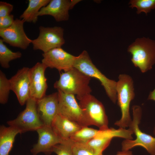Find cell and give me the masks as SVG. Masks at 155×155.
<instances>
[{
  "label": "cell",
  "instance_id": "obj_22",
  "mask_svg": "<svg viewBox=\"0 0 155 155\" xmlns=\"http://www.w3.org/2000/svg\"><path fill=\"white\" fill-rule=\"evenodd\" d=\"M99 131V130L88 127V126L83 127L73 135L70 139L75 142L85 144L94 137Z\"/></svg>",
  "mask_w": 155,
  "mask_h": 155
},
{
  "label": "cell",
  "instance_id": "obj_15",
  "mask_svg": "<svg viewBox=\"0 0 155 155\" xmlns=\"http://www.w3.org/2000/svg\"><path fill=\"white\" fill-rule=\"evenodd\" d=\"M46 68L42 63L37 62L30 68V97L37 100L46 95L48 88L45 75Z\"/></svg>",
  "mask_w": 155,
  "mask_h": 155
},
{
  "label": "cell",
  "instance_id": "obj_20",
  "mask_svg": "<svg viewBox=\"0 0 155 155\" xmlns=\"http://www.w3.org/2000/svg\"><path fill=\"white\" fill-rule=\"evenodd\" d=\"M50 1V0H28V6L20 16V19L24 22L36 23L38 20L39 12Z\"/></svg>",
  "mask_w": 155,
  "mask_h": 155
},
{
  "label": "cell",
  "instance_id": "obj_25",
  "mask_svg": "<svg viewBox=\"0 0 155 155\" xmlns=\"http://www.w3.org/2000/svg\"><path fill=\"white\" fill-rule=\"evenodd\" d=\"M70 140L73 155H103L96 154L85 144L75 142Z\"/></svg>",
  "mask_w": 155,
  "mask_h": 155
},
{
  "label": "cell",
  "instance_id": "obj_16",
  "mask_svg": "<svg viewBox=\"0 0 155 155\" xmlns=\"http://www.w3.org/2000/svg\"><path fill=\"white\" fill-rule=\"evenodd\" d=\"M99 130V132L97 135L85 143L98 154H102V152L109 145L113 138H123L125 135V130L121 128L117 129L108 128L103 130Z\"/></svg>",
  "mask_w": 155,
  "mask_h": 155
},
{
  "label": "cell",
  "instance_id": "obj_6",
  "mask_svg": "<svg viewBox=\"0 0 155 155\" xmlns=\"http://www.w3.org/2000/svg\"><path fill=\"white\" fill-rule=\"evenodd\" d=\"M76 97L79 100V105L92 125L97 126L101 130L108 128V117L100 102L90 94Z\"/></svg>",
  "mask_w": 155,
  "mask_h": 155
},
{
  "label": "cell",
  "instance_id": "obj_5",
  "mask_svg": "<svg viewBox=\"0 0 155 155\" xmlns=\"http://www.w3.org/2000/svg\"><path fill=\"white\" fill-rule=\"evenodd\" d=\"M133 119L129 127L136 136L135 140L126 139L122 143V150H128L140 146L145 148L151 155H155V137L142 132L139 129L142 109L138 105L132 106Z\"/></svg>",
  "mask_w": 155,
  "mask_h": 155
},
{
  "label": "cell",
  "instance_id": "obj_9",
  "mask_svg": "<svg viewBox=\"0 0 155 155\" xmlns=\"http://www.w3.org/2000/svg\"><path fill=\"white\" fill-rule=\"evenodd\" d=\"M38 37L32 40L34 50H40L46 53L53 49L61 47L65 43L64 29L61 27H46L40 26Z\"/></svg>",
  "mask_w": 155,
  "mask_h": 155
},
{
  "label": "cell",
  "instance_id": "obj_27",
  "mask_svg": "<svg viewBox=\"0 0 155 155\" xmlns=\"http://www.w3.org/2000/svg\"><path fill=\"white\" fill-rule=\"evenodd\" d=\"M13 6L5 2H0V18L4 17L10 14L13 11Z\"/></svg>",
  "mask_w": 155,
  "mask_h": 155
},
{
  "label": "cell",
  "instance_id": "obj_19",
  "mask_svg": "<svg viewBox=\"0 0 155 155\" xmlns=\"http://www.w3.org/2000/svg\"><path fill=\"white\" fill-rule=\"evenodd\" d=\"M20 131L13 126L2 125L0 127V155H9L15 137Z\"/></svg>",
  "mask_w": 155,
  "mask_h": 155
},
{
  "label": "cell",
  "instance_id": "obj_3",
  "mask_svg": "<svg viewBox=\"0 0 155 155\" xmlns=\"http://www.w3.org/2000/svg\"><path fill=\"white\" fill-rule=\"evenodd\" d=\"M128 52L132 55L131 61L143 73L150 70L155 64V41L148 38L136 39L130 45Z\"/></svg>",
  "mask_w": 155,
  "mask_h": 155
},
{
  "label": "cell",
  "instance_id": "obj_11",
  "mask_svg": "<svg viewBox=\"0 0 155 155\" xmlns=\"http://www.w3.org/2000/svg\"><path fill=\"white\" fill-rule=\"evenodd\" d=\"M42 63L47 68H55L58 71H68L74 67L76 58L61 47L52 49L42 54Z\"/></svg>",
  "mask_w": 155,
  "mask_h": 155
},
{
  "label": "cell",
  "instance_id": "obj_8",
  "mask_svg": "<svg viewBox=\"0 0 155 155\" xmlns=\"http://www.w3.org/2000/svg\"><path fill=\"white\" fill-rule=\"evenodd\" d=\"M58 90L59 96L58 114L78 123L82 127L92 125L78 104L74 95Z\"/></svg>",
  "mask_w": 155,
  "mask_h": 155
},
{
  "label": "cell",
  "instance_id": "obj_23",
  "mask_svg": "<svg viewBox=\"0 0 155 155\" xmlns=\"http://www.w3.org/2000/svg\"><path fill=\"white\" fill-rule=\"evenodd\" d=\"M11 90L9 79L5 74L0 70V103L6 104L8 100L10 91Z\"/></svg>",
  "mask_w": 155,
  "mask_h": 155
},
{
  "label": "cell",
  "instance_id": "obj_2",
  "mask_svg": "<svg viewBox=\"0 0 155 155\" xmlns=\"http://www.w3.org/2000/svg\"><path fill=\"white\" fill-rule=\"evenodd\" d=\"M116 91L117 103L120 108L121 117L115 124L119 128L125 129L129 127L132 122L129 107L131 102L135 96L132 78L127 74L119 75L118 80L117 82Z\"/></svg>",
  "mask_w": 155,
  "mask_h": 155
},
{
  "label": "cell",
  "instance_id": "obj_26",
  "mask_svg": "<svg viewBox=\"0 0 155 155\" xmlns=\"http://www.w3.org/2000/svg\"><path fill=\"white\" fill-rule=\"evenodd\" d=\"M53 152L57 155H73L70 139L54 146Z\"/></svg>",
  "mask_w": 155,
  "mask_h": 155
},
{
  "label": "cell",
  "instance_id": "obj_10",
  "mask_svg": "<svg viewBox=\"0 0 155 155\" xmlns=\"http://www.w3.org/2000/svg\"><path fill=\"white\" fill-rule=\"evenodd\" d=\"M24 22L22 19L17 18L9 27L0 29V36L3 42L13 47L26 49L32 40L28 37L25 32Z\"/></svg>",
  "mask_w": 155,
  "mask_h": 155
},
{
  "label": "cell",
  "instance_id": "obj_1",
  "mask_svg": "<svg viewBox=\"0 0 155 155\" xmlns=\"http://www.w3.org/2000/svg\"><path fill=\"white\" fill-rule=\"evenodd\" d=\"M91 78L73 67L60 73V78L54 84V87L64 93L76 94L80 97L90 94L89 86Z\"/></svg>",
  "mask_w": 155,
  "mask_h": 155
},
{
  "label": "cell",
  "instance_id": "obj_17",
  "mask_svg": "<svg viewBox=\"0 0 155 155\" xmlns=\"http://www.w3.org/2000/svg\"><path fill=\"white\" fill-rule=\"evenodd\" d=\"M70 9L71 0H51L47 5L40 9L38 16L50 15L57 22L67 21Z\"/></svg>",
  "mask_w": 155,
  "mask_h": 155
},
{
  "label": "cell",
  "instance_id": "obj_21",
  "mask_svg": "<svg viewBox=\"0 0 155 155\" xmlns=\"http://www.w3.org/2000/svg\"><path fill=\"white\" fill-rule=\"evenodd\" d=\"M4 42L2 40L0 39V64L3 68L8 69L10 67L9 62L21 57L22 53L20 51H12Z\"/></svg>",
  "mask_w": 155,
  "mask_h": 155
},
{
  "label": "cell",
  "instance_id": "obj_14",
  "mask_svg": "<svg viewBox=\"0 0 155 155\" xmlns=\"http://www.w3.org/2000/svg\"><path fill=\"white\" fill-rule=\"evenodd\" d=\"M36 131L38 139L31 150L32 155H37L41 152L46 154H51L54 146L62 143L64 140L56 135L51 127L44 125Z\"/></svg>",
  "mask_w": 155,
  "mask_h": 155
},
{
  "label": "cell",
  "instance_id": "obj_24",
  "mask_svg": "<svg viewBox=\"0 0 155 155\" xmlns=\"http://www.w3.org/2000/svg\"><path fill=\"white\" fill-rule=\"evenodd\" d=\"M129 4L131 8H137L138 14L144 12L147 15L152 9L155 8V0H131Z\"/></svg>",
  "mask_w": 155,
  "mask_h": 155
},
{
  "label": "cell",
  "instance_id": "obj_18",
  "mask_svg": "<svg viewBox=\"0 0 155 155\" xmlns=\"http://www.w3.org/2000/svg\"><path fill=\"white\" fill-rule=\"evenodd\" d=\"M51 127L60 139L63 140H67L82 127L58 114L54 119Z\"/></svg>",
  "mask_w": 155,
  "mask_h": 155
},
{
  "label": "cell",
  "instance_id": "obj_29",
  "mask_svg": "<svg viewBox=\"0 0 155 155\" xmlns=\"http://www.w3.org/2000/svg\"><path fill=\"white\" fill-rule=\"evenodd\" d=\"M148 99L155 101V88L152 91L150 92ZM153 134L155 135V127L153 131Z\"/></svg>",
  "mask_w": 155,
  "mask_h": 155
},
{
  "label": "cell",
  "instance_id": "obj_4",
  "mask_svg": "<svg viewBox=\"0 0 155 155\" xmlns=\"http://www.w3.org/2000/svg\"><path fill=\"white\" fill-rule=\"evenodd\" d=\"M74 67L91 78L98 80L108 96L113 103H116L117 100V82L108 78L100 72L93 63L86 51H84L76 56Z\"/></svg>",
  "mask_w": 155,
  "mask_h": 155
},
{
  "label": "cell",
  "instance_id": "obj_30",
  "mask_svg": "<svg viewBox=\"0 0 155 155\" xmlns=\"http://www.w3.org/2000/svg\"><path fill=\"white\" fill-rule=\"evenodd\" d=\"M116 155H133L131 151L128 150H122L117 152Z\"/></svg>",
  "mask_w": 155,
  "mask_h": 155
},
{
  "label": "cell",
  "instance_id": "obj_13",
  "mask_svg": "<svg viewBox=\"0 0 155 155\" xmlns=\"http://www.w3.org/2000/svg\"><path fill=\"white\" fill-rule=\"evenodd\" d=\"M58 92L45 95L37 100V112L44 125L51 127L54 119L58 114Z\"/></svg>",
  "mask_w": 155,
  "mask_h": 155
},
{
  "label": "cell",
  "instance_id": "obj_7",
  "mask_svg": "<svg viewBox=\"0 0 155 155\" xmlns=\"http://www.w3.org/2000/svg\"><path fill=\"white\" fill-rule=\"evenodd\" d=\"M37 100L30 97L26 103L24 110L16 118L8 121L9 126L15 127L21 133L36 131L44 125L41 120L37 109Z\"/></svg>",
  "mask_w": 155,
  "mask_h": 155
},
{
  "label": "cell",
  "instance_id": "obj_12",
  "mask_svg": "<svg viewBox=\"0 0 155 155\" xmlns=\"http://www.w3.org/2000/svg\"><path fill=\"white\" fill-rule=\"evenodd\" d=\"M9 80L11 90L20 105H24L30 97V68L24 67L19 69Z\"/></svg>",
  "mask_w": 155,
  "mask_h": 155
},
{
  "label": "cell",
  "instance_id": "obj_28",
  "mask_svg": "<svg viewBox=\"0 0 155 155\" xmlns=\"http://www.w3.org/2000/svg\"><path fill=\"white\" fill-rule=\"evenodd\" d=\"M14 20L12 14L0 18V29L7 28L13 23Z\"/></svg>",
  "mask_w": 155,
  "mask_h": 155
}]
</instances>
